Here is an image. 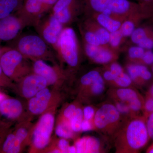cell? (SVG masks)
<instances>
[{
    "label": "cell",
    "mask_w": 153,
    "mask_h": 153,
    "mask_svg": "<svg viewBox=\"0 0 153 153\" xmlns=\"http://www.w3.org/2000/svg\"><path fill=\"white\" fill-rule=\"evenodd\" d=\"M143 115L126 118L110 139L116 153H139L150 139Z\"/></svg>",
    "instance_id": "cell-1"
},
{
    "label": "cell",
    "mask_w": 153,
    "mask_h": 153,
    "mask_svg": "<svg viewBox=\"0 0 153 153\" xmlns=\"http://www.w3.org/2000/svg\"><path fill=\"white\" fill-rule=\"evenodd\" d=\"M83 12L89 15L100 13L123 22L131 19L140 22L144 19L138 3L129 0H80Z\"/></svg>",
    "instance_id": "cell-2"
},
{
    "label": "cell",
    "mask_w": 153,
    "mask_h": 153,
    "mask_svg": "<svg viewBox=\"0 0 153 153\" xmlns=\"http://www.w3.org/2000/svg\"><path fill=\"white\" fill-rule=\"evenodd\" d=\"M126 119L112 102H104L97 108L93 121L94 130L110 140Z\"/></svg>",
    "instance_id": "cell-3"
},
{
    "label": "cell",
    "mask_w": 153,
    "mask_h": 153,
    "mask_svg": "<svg viewBox=\"0 0 153 153\" xmlns=\"http://www.w3.org/2000/svg\"><path fill=\"white\" fill-rule=\"evenodd\" d=\"M50 46L38 34L20 35L16 39L11 47L17 49L27 58L33 60L51 59L53 54Z\"/></svg>",
    "instance_id": "cell-4"
},
{
    "label": "cell",
    "mask_w": 153,
    "mask_h": 153,
    "mask_svg": "<svg viewBox=\"0 0 153 153\" xmlns=\"http://www.w3.org/2000/svg\"><path fill=\"white\" fill-rule=\"evenodd\" d=\"M55 50L69 68L74 69L79 66L80 47L76 32L73 28L68 26L64 27Z\"/></svg>",
    "instance_id": "cell-5"
},
{
    "label": "cell",
    "mask_w": 153,
    "mask_h": 153,
    "mask_svg": "<svg viewBox=\"0 0 153 153\" xmlns=\"http://www.w3.org/2000/svg\"><path fill=\"white\" fill-rule=\"evenodd\" d=\"M27 59L17 49L4 47L0 55V66L5 76L8 79H17L29 74L31 68Z\"/></svg>",
    "instance_id": "cell-6"
},
{
    "label": "cell",
    "mask_w": 153,
    "mask_h": 153,
    "mask_svg": "<svg viewBox=\"0 0 153 153\" xmlns=\"http://www.w3.org/2000/svg\"><path fill=\"white\" fill-rule=\"evenodd\" d=\"M64 27L52 14L42 17L35 28L39 36L55 50Z\"/></svg>",
    "instance_id": "cell-7"
},
{
    "label": "cell",
    "mask_w": 153,
    "mask_h": 153,
    "mask_svg": "<svg viewBox=\"0 0 153 153\" xmlns=\"http://www.w3.org/2000/svg\"><path fill=\"white\" fill-rule=\"evenodd\" d=\"M51 14L66 27L83 12L80 0H58L51 9Z\"/></svg>",
    "instance_id": "cell-8"
},
{
    "label": "cell",
    "mask_w": 153,
    "mask_h": 153,
    "mask_svg": "<svg viewBox=\"0 0 153 153\" xmlns=\"http://www.w3.org/2000/svg\"><path fill=\"white\" fill-rule=\"evenodd\" d=\"M27 27V23L17 11L0 19V43L13 41Z\"/></svg>",
    "instance_id": "cell-9"
},
{
    "label": "cell",
    "mask_w": 153,
    "mask_h": 153,
    "mask_svg": "<svg viewBox=\"0 0 153 153\" xmlns=\"http://www.w3.org/2000/svg\"><path fill=\"white\" fill-rule=\"evenodd\" d=\"M55 124V117L51 113L43 115L33 134V144L38 149L46 148L50 141Z\"/></svg>",
    "instance_id": "cell-10"
},
{
    "label": "cell",
    "mask_w": 153,
    "mask_h": 153,
    "mask_svg": "<svg viewBox=\"0 0 153 153\" xmlns=\"http://www.w3.org/2000/svg\"><path fill=\"white\" fill-rule=\"evenodd\" d=\"M83 43L85 55L94 63L105 65L116 61L117 59L118 55L115 51L109 47Z\"/></svg>",
    "instance_id": "cell-11"
},
{
    "label": "cell",
    "mask_w": 153,
    "mask_h": 153,
    "mask_svg": "<svg viewBox=\"0 0 153 153\" xmlns=\"http://www.w3.org/2000/svg\"><path fill=\"white\" fill-rule=\"evenodd\" d=\"M17 12L25 19L29 27H35L47 11L38 0H24Z\"/></svg>",
    "instance_id": "cell-12"
},
{
    "label": "cell",
    "mask_w": 153,
    "mask_h": 153,
    "mask_svg": "<svg viewBox=\"0 0 153 153\" xmlns=\"http://www.w3.org/2000/svg\"><path fill=\"white\" fill-rule=\"evenodd\" d=\"M126 71L134 86L140 88L153 82V73L147 66L130 62L126 66Z\"/></svg>",
    "instance_id": "cell-13"
},
{
    "label": "cell",
    "mask_w": 153,
    "mask_h": 153,
    "mask_svg": "<svg viewBox=\"0 0 153 153\" xmlns=\"http://www.w3.org/2000/svg\"><path fill=\"white\" fill-rule=\"evenodd\" d=\"M48 84L47 80L40 75L34 73L27 74L22 81V94L26 98H32Z\"/></svg>",
    "instance_id": "cell-14"
},
{
    "label": "cell",
    "mask_w": 153,
    "mask_h": 153,
    "mask_svg": "<svg viewBox=\"0 0 153 153\" xmlns=\"http://www.w3.org/2000/svg\"><path fill=\"white\" fill-rule=\"evenodd\" d=\"M33 73L40 75L47 80L48 84H54L60 76L59 70L46 63L44 60H34L32 68Z\"/></svg>",
    "instance_id": "cell-15"
},
{
    "label": "cell",
    "mask_w": 153,
    "mask_h": 153,
    "mask_svg": "<svg viewBox=\"0 0 153 153\" xmlns=\"http://www.w3.org/2000/svg\"><path fill=\"white\" fill-rule=\"evenodd\" d=\"M23 111L21 102L14 98L4 99L0 102V115L9 120L19 117Z\"/></svg>",
    "instance_id": "cell-16"
},
{
    "label": "cell",
    "mask_w": 153,
    "mask_h": 153,
    "mask_svg": "<svg viewBox=\"0 0 153 153\" xmlns=\"http://www.w3.org/2000/svg\"><path fill=\"white\" fill-rule=\"evenodd\" d=\"M51 97L50 91L47 88L40 91L35 96L30 99L28 107L30 112L39 114L47 109Z\"/></svg>",
    "instance_id": "cell-17"
},
{
    "label": "cell",
    "mask_w": 153,
    "mask_h": 153,
    "mask_svg": "<svg viewBox=\"0 0 153 153\" xmlns=\"http://www.w3.org/2000/svg\"><path fill=\"white\" fill-rule=\"evenodd\" d=\"M78 153H98L104 152L102 142L93 136L83 137L76 141L74 145Z\"/></svg>",
    "instance_id": "cell-18"
},
{
    "label": "cell",
    "mask_w": 153,
    "mask_h": 153,
    "mask_svg": "<svg viewBox=\"0 0 153 153\" xmlns=\"http://www.w3.org/2000/svg\"><path fill=\"white\" fill-rule=\"evenodd\" d=\"M112 101H118L128 104L142 96L134 87L110 88L106 92Z\"/></svg>",
    "instance_id": "cell-19"
},
{
    "label": "cell",
    "mask_w": 153,
    "mask_h": 153,
    "mask_svg": "<svg viewBox=\"0 0 153 153\" xmlns=\"http://www.w3.org/2000/svg\"><path fill=\"white\" fill-rule=\"evenodd\" d=\"M106 84L102 75L87 85L81 86L83 93L88 101H96L105 92Z\"/></svg>",
    "instance_id": "cell-20"
},
{
    "label": "cell",
    "mask_w": 153,
    "mask_h": 153,
    "mask_svg": "<svg viewBox=\"0 0 153 153\" xmlns=\"http://www.w3.org/2000/svg\"><path fill=\"white\" fill-rule=\"evenodd\" d=\"M81 28L93 32L100 40L102 46L109 47V33L107 30L100 26L95 20L88 17L83 22Z\"/></svg>",
    "instance_id": "cell-21"
},
{
    "label": "cell",
    "mask_w": 153,
    "mask_h": 153,
    "mask_svg": "<svg viewBox=\"0 0 153 153\" xmlns=\"http://www.w3.org/2000/svg\"><path fill=\"white\" fill-rule=\"evenodd\" d=\"M88 16L109 33L119 30L123 22L108 15L100 13H93Z\"/></svg>",
    "instance_id": "cell-22"
},
{
    "label": "cell",
    "mask_w": 153,
    "mask_h": 153,
    "mask_svg": "<svg viewBox=\"0 0 153 153\" xmlns=\"http://www.w3.org/2000/svg\"><path fill=\"white\" fill-rule=\"evenodd\" d=\"M23 1L24 0H0V19L17 12Z\"/></svg>",
    "instance_id": "cell-23"
},
{
    "label": "cell",
    "mask_w": 153,
    "mask_h": 153,
    "mask_svg": "<svg viewBox=\"0 0 153 153\" xmlns=\"http://www.w3.org/2000/svg\"><path fill=\"white\" fill-rule=\"evenodd\" d=\"M153 36V29L149 27H137L131 36V39L134 44L138 45L143 39Z\"/></svg>",
    "instance_id": "cell-24"
},
{
    "label": "cell",
    "mask_w": 153,
    "mask_h": 153,
    "mask_svg": "<svg viewBox=\"0 0 153 153\" xmlns=\"http://www.w3.org/2000/svg\"><path fill=\"white\" fill-rule=\"evenodd\" d=\"M108 86L113 88L134 87L130 77L125 71L116 76Z\"/></svg>",
    "instance_id": "cell-25"
},
{
    "label": "cell",
    "mask_w": 153,
    "mask_h": 153,
    "mask_svg": "<svg viewBox=\"0 0 153 153\" xmlns=\"http://www.w3.org/2000/svg\"><path fill=\"white\" fill-rule=\"evenodd\" d=\"M83 119V110L77 107L74 115L69 121L72 131L74 132L81 131V124Z\"/></svg>",
    "instance_id": "cell-26"
},
{
    "label": "cell",
    "mask_w": 153,
    "mask_h": 153,
    "mask_svg": "<svg viewBox=\"0 0 153 153\" xmlns=\"http://www.w3.org/2000/svg\"><path fill=\"white\" fill-rule=\"evenodd\" d=\"M73 132L68 120H65L59 124L55 129V133L57 136L66 139L71 138L74 135Z\"/></svg>",
    "instance_id": "cell-27"
},
{
    "label": "cell",
    "mask_w": 153,
    "mask_h": 153,
    "mask_svg": "<svg viewBox=\"0 0 153 153\" xmlns=\"http://www.w3.org/2000/svg\"><path fill=\"white\" fill-rule=\"evenodd\" d=\"M139 22L133 19H129L123 21L122 23L119 30L124 38L130 37L134 30L137 27Z\"/></svg>",
    "instance_id": "cell-28"
},
{
    "label": "cell",
    "mask_w": 153,
    "mask_h": 153,
    "mask_svg": "<svg viewBox=\"0 0 153 153\" xmlns=\"http://www.w3.org/2000/svg\"><path fill=\"white\" fill-rule=\"evenodd\" d=\"M15 134V144L11 153H18L20 152L22 143L27 136V131L26 129L22 128H19Z\"/></svg>",
    "instance_id": "cell-29"
},
{
    "label": "cell",
    "mask_w": 153,
    "mask_h": 153,
    "mask_svg": "<svg viewBox=\"0 0 153 153\" xmlns=\"http://www.w3.org/2000/svg\"><path fill=\"white\" fill-rule=\"evenodd\" d=\"M83 42L94 46H101L100 40L97 36L93 32L80 28Z\"/></svg>",
    "instance_id": "cell-30"
},
{
    "label": "cell",
    "mask_w": 153,
    "mask_h": 153,
    "mask_svg": "<svg viewBox=\"0 0 153 153\" xmlns=\"http://www.w3.org/2000/svg\"><path fill=\"white\" fill-rule=\"evenodd\" d=\"M145 51V49L138 45L130 47L128 51V55L130 63H138Z\"/></svg>",
    "instance_id": "cell-31"
},
{
    "label": "cell",
    "mask_w": 153,
    "mask_h": 153,
    "mask_svg": "<svg viewBox=\"0 0 153 153\" xmlns=\"http://www.w3.org/2000/svg\"><path fill=\"white\" fill-rule=\"evenodd\" d=\"M145 19H149L153 15V0H137Z\"/></svg>",
    "instance_id": "cell-32"
},
{
    "label": "cell",
    "mask_w": 153,
    "mask_h": 153,
    "mask_svg": "<svg viewBox=\"0 0 153 153\" xmlns=\"http://www.w3.org/2000/svg\"><path fill=\"white\" fill-rule=\"evenodd\" d=\"M124 38L119 30L110 33L109 45L111 49H116L119 47Z\"/></svg>",
    "instance_id": "cell-33"
},
{
    "label": "cell",
    "mask_w": 153,
    "mask_h": 153,
    "mask_svg": "<svg viewBox=\"0 0 153 153\" xmlns=\"http://www.w3.org/2000/svg\"><path fill=\"white\" fill-rule=\"evenodd\" d=\"M112 102L125 118L132 117L130 109L127 103L118 101H112Z\"/></svg>",
    "instance_id": "cell-34"
},
{
    "label": "cell",
    "mask_w": 153,
    "mask_h": 153,
    "mask_svg": "<svg viewBox=\"0 0 153 153\" xmlns=\"http://www.w3.org/2000/svg\"><path fill=\"white\" fill-rule=\"evenodd\" d=\"M15 134H10L7 136L2 146L3 152L4 153H11L15 144Z\"/></svg>",
    "instance_id": "cell-35"
},
{
    "label": "cell",
    "mask_w": 153,
    "mask_h": 153,
    "mask_svg": "<svg viewBox=\"0 0 153 153\" xmlns=\"http://www.w3.org/2000/svg\"><path fill=\"white\" fill-rule=\"evenodd\" d=\"M153 113V98L146 96L143 109V116L146 118Z\"/></svg>",
    "instance_id": "cell-36"
},
{
    "label": "cell",
    "mask_w": 153,
    "mask_h": 153,
    "mask_svg": "<svg viewBox=\"0 0 153 153\" xmlns=\"http://www.w3.org/2000/svg\"><path fill=\"white\" fill-rule=\"evenodd\" d=\"M137 64H142L145 66H150L153 65V52L152 50L145 51L138 63Z\"/></svg>",
    "instance_id": "cell-37"
},
{
    "label": "cell",
    "mask_w": 153,
    "mask_h": 153,
    "mask_svg": "<svg viewBox=\"0 0 153 153\" xmlns=\"http://www.w3.org/2000/svg\"><path fill=\"white\" fill-rule=\"evenodd\" d=\"M105 68L108 69L115 76L119 75L125 71L122 66L116 61L105 65Z\"/></svg>",
    "instance_id": "cell-38"
},
{
    "label": "cell",
    "mask_w": 153,
    "mask_h": 153,
    "mask_svg": "<svg viewBox=\"0 0 153 153\" xmlns=\"http://www.w3.org/2000/svg\"><path fill=\"white\" fill-rule=\"evenodd\" d=\"M96 109L95 107L92 105H89L85 107L83 109L84 119L93 121Z\"/></svg>",
    "instance_id": "cell-39"
},
{
    "label": "cell",
    "mask_w": 153,
    "mask_h": 153,
    "mask_svg": "<svg viewBox=\"0 0 153 153\" xmlns=\"http://www.w3.org/2000/svg\"><path fill=\"white\" fill-rule=\"evenodd\" d=\"M76 108L77 107L75 104H72L69 105L65 108L63 111V114L66 120L69 121L75 113Z\"/></svg>",
    "instance_id": "cell-40"
},
{
    "label": "cell",
    "mask_w": 153,
    "mask_h": 153,
    "mask_svg": "<svg viewBox=\"0 0 153 153\" xmlns=\"http://www.w3.org/2000/svg\"><path fill=\"white\" fill-rule=\"evenodd\" d=\"M137 45L145 50H152L153 49V36L145 38Z\"/></svg>",
    "instance_id": "cell-41"
},
{
    "label": "cell",
    "mask_w": 153,
    "mask_h": 153,
    "mask_svg": "<svg viewBox=\"0 0 153 153\" xmlns=\"http://www.w3.org/2000/svg\"><path fill=\"white\" fill-rule=\"evenodd\" d=\"M146 124L150 138L153 140V113L146 118Z\"/></svg>",
    "instance_id": "cell-42"
},
{
    "label": "cell",
    "mask_w": 153,
    "mask_h": 153,
    "mask_svg": "<svg viewBox=\"0 0 153 153\" xmlns=\"http://www.w3.org/2000/svg\"><path fill=\"white\" fill-rule=\"evenodd\" d=\"M69 143L66 139L62 138L59 141L58 146L61 153H68Z\"/></svg>",
    "instance_id": "cell-43"
},
{
    "label": "cell",
    "mask_w": 153,
    "mask_h": 153,
    "mask_svg": "<svg viewBox=\"0 0 153 153\" xmlns=\"http://www.w3.org/2000/svg\"><path fill=\"white\" fill-rule=\"evenodd\" d=\"M43 6L47 12L51 10L58 0H38Z\"/></svg>",
    "instance_id": "cell-44"
},
{
    "label": "cell",
    "mask_w": 153,
    "mask_h": 153,
    "mask_svg": "<svg viewBox=\"0 0 153 153\" xmlns=\"http://www.w3.org/2000/svg\"><path fill=\"white\" fill-rule=\"evenodd\" d=\"M94 129L93 121L83 119L81 124V131H90Z\"/></svg>",
    "instance_id": "cell-45"
},
{
    "label": "cell",
    "mask_w": 153,
    "mask_h": 153,
    "mask_svg": "<svg viewBox=\"0 0 153 153\" xmlns=\"http://www.w3.org/2000/svg\"><path fill=\"white\" fill-rule=\"evenodd\" d=\"M146 96L150 97L153 98V82L149 88L146 94Z\"/></svg>",
    "instance_id": "cell-46"
},
{
    "label": "cell",
    "mask_w": 153,
    "mask_h": 153,
    "mask_svg": "<svg viewBox=\"0 0 153 153\" xmlns=\"http://www.w3.org/2000/svg\"><path fill=\"white\" fill-rule=\"evenodd\" d=\"M68 153H76V150L75 146H69L68 149Z\"/></svg>",
    "instance_id": "cell-47"
},
{
    "label": "cell",
    "mask_w": 153,
    "mask_h": 153,
    "mask_svg": "<svg viewBox=\"0 0 153 153\" xmlns=\"http://www.w3.org/2000/svg\"><path fill=\"white\" fill-rule=\"evenodd\" d=\"M4 78L8 79V78H7V77L5 76L4 74L3 73L2 70L1 66H0V79H4Z\"/></svg>",
    "instance_id": "cell-48"
},
{
    "label": "cell",
    "mask_w": 153,
    "mask_h": 153,
    "mask_svg": "<svg viewBox=\"0 0 153 153\" xmlns=\"http://www.w3.org/2000/svg\"><path fill=\"white\" fill-rule=\"evenodd\" d=\"M146 153H153V144L151 145L146 150Z\"/></svg>",
    "instance_id": "cell-49"
},
{
    "label": "cell",
    "mask_w": 153,
    "mask_h": 153,
    "mask_svg": "<svg viewBox=\"0 0 153 153\" xmlns=\"http://www.w3.org/2000/svg\"><path fill=\"white\" fill-rule=\"evenodd\" d=\"M52 153H61V151H60V149H55L54 150H53L52 151Z\"/></svg>",
    "instance_id": "cell-50"
},
{
    "label": "cell",
    "mask_w": 153,
    "mask_h": 153,
    "mask_svg": "<svg viewBox=\"0 0 153 153\" xmlns=\"http://www.w3.org/2000/svg\"><path fill=\"white\" fill-rule=\"evenodd\" d=\"M4 99V96L2 95V94H0V102H1Z\"/></svg>",
    "instance_id": "cell-51"
},
{
    "label": "cell",
    "mask_w": 153,
    "mask_h": 153,
    "mask_svg": "<svg viewBox=\"0 0 153 153\" xmlns=\"http://www.w3.org/2000/svg\"><path fill=\"white\" fill-rule=\"evenodd\" d=\"M4 47H0V55L1 54L2 52H3V50H4Z\"/></svg>",
    "instance_id": "cell-52"
},
{
    "label": "cell",
    "mask_w": 153,
    "mask_h": 153,
    "mask_svg": "<svg viewBox=\"0 0 153 153\" xmlns=\"http://www.w3.org/2000/svg\"><path fill=\"white\" fill-rule=\"evenodd\" d=\"M149 19H150V21L152 22V24L153 25V15L152 16H151L150 18H149Z\"/></svg>",
    "instance_id": "cell-53"
},
{
    "label": "cell",
    "mask_w": 153,
    "mask_h": 153,
    "mask_svg": "<svg viewBox=\"0 0 153 153\" xmlns=\"http://www.w3.org/2000/svg\"><path fill=\"white\" fill-rule=\"evenodd\" d=\"M152 73H153V65L152 66Z\"/></svg>",
    "instance_id": "cell-54"
}]
</instances>
